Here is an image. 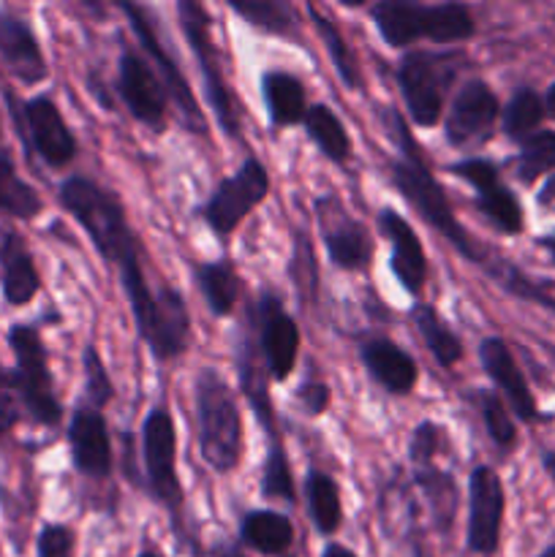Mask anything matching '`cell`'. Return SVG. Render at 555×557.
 <instances>
[{"mask_svg": "<svg viewBox=\"0 0 555 557\" xmlns=\"http://www.w3.org/2000/svg\"><path fill=\"white\" fill-rule=\"evenodd\" d=\"M58 199L90 237L98 256L118 270L139 341L158 362L183 357L190 346V315L185 299L172 286L152 292L145 277V248L131 228L123 201L109 188L79 174L63 180Z\"/></svg>", "mask_w": 555, "mask_h": 557, "instance_id": "cell-1", "label": "cell"}, {"mask_svg": "<svg viewBox=\"0 0 555 557\" xmlns=\"http://www.w3.org/2000/svg\"><path fill=\"white\" fill-rule=\"evenodd\" d=\"M384 131L390 134V139L395 141L400 156L390 163V180L397 188V194L408 201L414 212L433 228L435 234L444 237L446 245L457 250L468 264L479 267L484 275L493 283H498L504 292H509L511 297L526 299V302H536L542 308L553 310L555 313V299L539 288L536 281H531L528 275H522L515 264L498 256L495 250L484 248L477 237L462 228V223L457 221L455 210H452L449 199H446V190L441 188L439 180L430 172L428 161L422 156V147L417 145L411 134H408V125L403 120L400 112H395L392 107L384 109Z\"/></svg>", "mask_w": 555, "mask_h": 557, "instance_id": "cell-2", "label": "cell"}, {"mask_svg": "<svg viewBox=\"0 0 555 557\" xmlns=\"http://www.w3.org/2000/svg\"><path fill=\"white\" fill-rule=\"evenodd\" d=\"M194 408L201 460L221 476L237 471L245 451L243 413H239L237 392L223 379L221 370L201 368L196 373Z\"/></svg>", "mask_w": 555, "mask_h": 557, "instance_id": "cell-3", "label": "cell"}, {"mask_svg": "<svg viewBox=\"0 0 555 557\" xmlns=\"http://www.w3.org/2000/svg\"><path fill=\"white\" fill-rule=\"evenodd\" d=\"M370 16L390 47L406 49L414 41L452 44L477 33L471 11L462 3H417V0H381L370 5Z\"/></svg>", "mask_w": 555, "mask_h": 557, "instance_id": "cell-4", "label": "cell"}, {"mask_svg": "<svg viewBox=\"0 0 555 557\" xmlns=\"http://www.w3.org/2000/svg\"><path fill=\"white\" fill-rule=\"evenodd\" d=\"M180 14V27H183L185 38L190 44V52H194L196 63H199L201 79H205V92L207 101H210L212 114H215L218 125L226 136L239 134V114L234 107L232 90L226 85V76H223L221 58H218L215 41H212V27L210 16L194 0H180L177 3Z\"/></svg>", "mask_w": 555, "mask_h": 557, "instance_id": "cell-5", "label": "cell"}, {"mask_svg": "<svg viewBox=\"0 0 555 557\" xmlns=\"http://www.w3.org/2000/svg\"><path fill=\"white\" fill-rule=\"evenodd\" d=\"M141 466L152 498L177 517L183 509V484L177 476V428L166 408H152L141 422Z\"/></svg>", "mask_w": 555, "mask_h": 557, "instance_id": "cell-6", "label": "cell"}, {"mask_svg": "<svg viewBox=\"0 0 555 557\" xmlns=\"http://www.w3.org/2000/svg\"><path fill=\"white\" fill-rule=\"evenodd\" d=\"M9 346L16 359V386H20L22 403L38 424L54 428L60 422L63 408L54 397L52 373H49L47 348H44L41 335H38L36 326L16 324L9 332Z\"/></svg>", "mask_w": 555, "mask_h": 557, "instance_id": "cell-7", "label": "cell"}, {"mask_svg": "<svg viewBox=\"0 0 555 557\" xmlns=\"http://www.w3.org/2000/svg\"><path fill=\"white\" fill-rule=\"evenodd\" d=\"M270 194V174L259 158H245L234 174L215 185L201 207V218L207 221L210 232L226 239L232 237L234 228L261 205Z\"/></svg>", "mask_w": 555, "mask_h": 557, "instance_id": "cell-8", "label": "cell"}, {"mask_svg": "<svg viewBox=\"0 0 555 557\" xmlns=\"http://www.w3.org/2000/svg\"><path fill=\"white\" fill-rule=\"evenodd\" d=\"M120 11H123L125 20L131 22V30H134V36L139 38L141 49L147 52V60L158 63L156 74L158 79L163 82V87H166L169 101H174V107H177L180 114H183L185 125H188L194 134L205 136L207 134L205 114H201L199 103H196L194 92H190L180 65L174 63V58L166 52V47H163L161 36H158L156 30V20H152L150 11L139 3H120Z\"/></svg>", "mask_w": 555, "mask_h": 557, "instance_id": "cell-9", "label": "cell"}, {"mask_svg": "<svg viewBox=\"0 0 555 557\" xmlns=\"http://www.w3.org/2000/svg\"><path fill=\"white\" fill-rule=\"evenodd\" d=\"M316 218H319L321 243L332 264L343 272H362L373 261V239L362 221L346 210L337 196L326 194L313 201Z\"/></svg>", "mask_w": 555, "mask_h": 557, "instance_id": "cell-10", "label": "cell"}, {"mask_svg": "<svg viewBox=\"0 0 555 557\" xmlns=\"http://www.w3.org/2000/svg\"><path fill=\"white\" fill-rule=\"evenodd\" d=\"M444 82L446 71L441 58L414 49L403 54L397 65V85H400L403 101H406L408 117L419 128H433L444 112Z\"/></svg>", "mask_w": 555, "mask_h": 557, "instance_id": "cell-11", "label": "cell"}, {"mask_svg": "<svg viewBox=\"0 0 555 557\" xmlns=\"http://www.w3.org/2000/svg\"><path fill=\"white\" fill-rule=\"evenodd\" d=\"M118 96L123 98L131 117L150 125V128L156 131L163 128V123H166V109H169L166 87H163V82L158 79L150 60L141 58L134 47H128V44L120 47Z\"/></svg>", "mask_w": 555, "mask_h": 557, "instance_id": "cell-12", "label": "cell"}, {"mask_svg": "<svg viewBox=\"0 0 555 557\" xmlns=\"http://www.w3.org/2000/svg\"><path fill=\"white\" fill-rule=\"evenodd\" d=\"M506 495L501 476L490 466H477L468 479L466 544L477 555H493L501 544Z\"/></svg>", "mask_w": 555, "mask_h": 557, "instance_id": "cell-13", "label": "cell"}, {"mask_svg": "<svg viewBox=\"0 0 555 557\" xmlns=\"http://www.w3.org/2000/svg\"><path fill=\"white\" fill-rule=\"evenodd\" d=\"M449 174L468 183L477 194V210L498 228L501 234H520L522 232V207L517 196L506 188L495 163L484 158H462V161L449 163Z\"/></svg>", "mask_w": 555, "mask_h": 557, "instance_id": "cell-14", "label": "cell"}, {"mask_svg": "<svg viewBox=\"0 0 555 557\" xmlns=\"http://www.w3.org/2000/svg\"><path fill=\"white\" fill-rule=\"evenodd\" d=\"M254 321L259 326V357L267 375L270 381H286L297 368L299 343H303L297 321L272 294H261L254 308Z\"/></svg>", "mask_w": 555, "mask_h": 557, "instance_id": "cell-15", "label": "cell"}, {"mask_svg": "<svg viewBox=\"0 0 555 557\" xmlns=\"http://www.w3.org/2000/svg\"><path fill=\"white\" fill-rule=\"evenodd\" d=\"M498 117L501 103L488 82L468 79L452 98V109L446 114V141L455 147L482 145L490 139Z\"/></svg>", "mask_w": 555, "mask_h": 557, "instance_id": "cell-16", "label": "cell"}, {"mask_svg": "<svg viewBox=\"0 0 555 557\" xmlns=\"http://www.w3.org/2000/svg\"><path fill=\"white\" fill-rule=\"evenodd\" d=\"M379 232L390 243V267L392 275L403 286V292L419 297L428 283V259H424V248L419 234L414 232L411 223L392 207H384L379 212Z\"/></svg>", "mask_w": 555, "mask_h": 557, "instance_id": "cell-17", "label": "cell"}, {"mask_svg": "<svg viewBox=\"0 0 555 557\" xmlns=\"http://www.w3.org/2000/svg\"><path fill=\"white\" fill-rule=\"evenodd\" d=\"M69 446H71V462L76 471L87 479H109L114 466L112 457V441H109L107 422H103L101 411L90 406H79L71 417L69 424Z\"/></svg>", "mask_w": 555, "mask_h": 557, "instance_id": "cell-18", "label": "cell"}, {"mask_svg": "<svg viewBox=\"0 0 555 557\" xmlns=\"http://www.w3.org/2000/svg\"><path fill=\"white\" fill-rule=\"evenodd\" d=\"M22 114H25L30 141L38 156H41V161L52 169L69 166L76 158V139L69 125H65L58 103L47 96L30 98L22 107Z\"/></svg>", "mask_w": 555, "mask_h": 557, "instance_id": "cell-19", "label": "cell"}, {"mask_svg": "<svg viewBox=\"0 0 555 557\" xmlns=\"http://www.w3.org/2000/svg\"><path fill=\"white\" fill-rule=\"evenodd\" d=\"M479 362H482V370L493 381L495 389H501V395L506 397V403L517 413V419H522V422H536V400H533L531 389H528V381L522 375L520 364L511 357V348L501 337H488L479 346Z\"/></svg>", "mask_w": 555, "mask_h": 557, "instance_id": "cell-20", "label": "cell"}, {"mask_svg": "<svg viewBox=\"0 0 555 557\" xmlns=\"http://www.w3.org/2000/svg\"><path fill=\"white\" fill-rule=\"evenodd\" d=\"M359 359L365 370L390 395H411L419 381V368L408 351H403L390 337H370L359 346Z\"/></svg>", "mask_w": 555, "mask_h": 557, "instance_id": "cell-21", "label": "cell"}, {"mask_svg": "<svg viewBox=\"0 0 555 557\" xmlns=\"http://www.w3.org/2000/svg\"><path fill=\"white\" fill-rule=\"evenodd\" d=\"M0 58L25 85H38L47 79V60L30 25L5 11H0Z\"/></svg>", "mask_w": 555, "mask_h": 557, "instance_id": "cell-22", "label": "cell"}, {"mask_svg": "<svg viewBox=\"0 0 555 557\" xmlns=\"http://www.w3.org/2000/svg\"><path fill=\"white\" fill-rule=\"evenodd\" d=\"M0 267H3V297L9 305H27L41 288L33 256L25 239L11 228H0Z\"/></svg>", "mask_w": 555, "mask_h": 557, "instance_id": "cell-23", "label": "cell"}, {"mask_svg": "<svg viewBox=\"0 0 555 557\" xmlns=\"http://www.w3.org/2000/svg\"><path fill=\"white\" fill-rule=\"evenodd\" d=\"M261 96H264L267 114L275 128H292L299 125L308 114V96L299 76L288 71H267L261 76Z\"/></svg>", "mask_w": 555, "mask_h": 557, "instance_id": "cell-24", "label": "cell"}, {"mask_svg": "<svg viewBox=\"0 0 555 557\" xmlns=\"http://www.w3.org/2000/svg\"><path fill=\"white\" fill-rule=\"evenodd\" d=\"M190 272H194L196 286H199L201 297H205L207 310H210L215 319L232 315L239 299V275L237 270H234L232 261H196V264L190 267Z\"/></svg>", "mask_w": 555, "mask_h": 557, "instance_id": "cell-25", "label": "cell"}, {"mask_svg": "<svg viewBox=\"0 0 555 557\" xmlns=\"http://www.w3.org/2000/svg\"><path fill=\"white\" fill-rule=\"evenodd\" d=\"M239 539L259 555H283L294 542V525L286 515L272 509H254L239 522Z\"/></svg>", "mask_w": 555, "mask_h": 557, "instance_id": "cell-26", "label": "cell"}, {"mask_svg": "<svg viewBox=\"0 0 555 557\" xmlns=\"http://www.w3.org/2000/svg\"><path fill=\"white\" fill-rule=\"evenodd\" d=\"M303 125L308 139L319 147V152L326 161L337 163V166H346V163L351 161V136H348L341 117H337L326 103H313V107H308Z\"/></svg>", "mask_w": 555, "mask_h": 557, "instance_id": "cell-27", "label": "cell"}, {"mask_svg": "<svg viewBox=\"0 0 555 557\" xmlns=\"http://www.w3.org/2000/svg\"><path fill=\"white\" fill-rule=\"evenodd\" d=\"M408 315H411L414 330L419 332L424 348L433 354V359L439 362V368H444V370L455 368V364L462 359V343H460V337L449 330V324L441 319L439 310H435L433 305L417 302Z\"/></svg>", "mask_w": 555, "mask_h": 557, "instance_id": "cell-28", "label": "cell"}, {"mask_svg": "<svg viewBox=\"0 0 555 557\" xmlns=\"http://www.w3.org/2000/svg\"><path fill=\"white\" fill-rule=\"evenodd\" d=\"M305 500H308L310 520L321 536H332L343 522L341 487L335 479L324 471H308L305 476Z\"/></svg>", "mask_w": 555, "mask_h": 557, "instance_id": "cell-29", "label": "cell"}, {"mask_svg": "<svg viewBox=\"0 0 555 557\" xmlns=\"http://www.w3.org/2000/svg\"><path fill=\"white\" fill-rule=\"evenodd\" d=\"M229 9L261 33H270V36H297L299 22L292 3H283V0H232Z\"/></svg>", "mask_w": 555, "mask_h": 557, "instance_id": "cell-30", "label": "cell"}, {"mask_svg": "<svg viewBox=\"0 0 555 557\" xmlns=\"http://www.w3.org/2000/svg\"><path fill=\"white\" fill-rule=\"evenodd\" d=\"M308 14H310V20H313L316 30H319L321 44L326 47V54H330L332 65H335V71H337V76H341L343 85H346L348 90H359V87H362V74H359L357 58H354L351 47H348V41L343 38L341 27H337L330 16L321 14L316 5H308Z\"/></svg>", "mask_w": 555, "mask_h": 557, "instance_id": "cell-31", "label": "cell"}, {"mask_svg": "<svg viewBox=\"0 0 555 557\" xmlns=\"http://www.w3.org/2000/svg\"><path fill=\"white\" fill-rule=\"evenodd\" d=\"M41 199L36 190L16 174L14 161L0 152V212L20 221H33L41 212Z\"/></svg>", "mask_w": 555, "mask_h": 557, "instance_id": "cell-32", "label": "cell"}, {"mask_svg": "<svg viewBox=\"0 0 555 557\" xmlns=\"http://www.w3.org/2000/svg\"><path fill=\"white\" fill-rule=\"evenodd\" d=\"M501 120H504V134L509 136L511 141H526L531 139L539 131L544 120V101L531 90V87H522L515 96L509 98L506 109L501 112Z\"/></svg>", "mask_w": 555, "mask_h": 557, "instance_id": "cell-33", "label": "cell"}, {"mask_svg": "<svg viewBox=\"0 0 555 557\" xmlns=\"http://www.w3.org/2000/svg\"><path fill=\"white\" fill-rule=\"evenodd\" d=\"M555 169V131H536L520 145L515 158V174L522 185L536 183Z\"/></svg>", "mask_w": 555, "mask_h": 557, "instance_id": "cell-34", "label": "cell"}, {"mask_svg": "<svg viewBox=\"0 0 555 557\" xmlns=\"http://www.w3.org/2000/svg\"><path fill=\"white\" fill-rule=\"evenodd\" d=\"M261 495L270 500H286V504H294V498H297L292 466H288V455L283 444L267 446L264 471H261Z\"/></svg>", "mask_w": 555, "mask_h": 557, "instance_id": "cell-35", "label": "cell"}, {"mask_svg": "<svg viewBox=\"0 0 555 557\" xmlns=\"http://www.w3.org/2000/svg\"><path fill=\"white\" fill-rule=\"evenodd\" d=\"M477 403H479V411H482L484 428H488V435L493 438V444L498 446V449H511L517 441V430H515V422H511V417L506 413L504 400H501L498 395H493V392H479Z\"/></svg>", "mask_w": 555, "mask_h": 557, "instance_id": "cell-36", "label": "cell"}, {"mask_svg": "<svg viewBox=\"0 0 555 557\" xmlns=\"http://www.w3.org/2000/svg\"><path fill=\"white\" fill-rule=\"evenodd\" d=\"M82 370H85V406L101 411L114 397V384L107 373V364L92 346H87L82 354Z\"/></svg>", "mask_w": 555, "mask_h": 557, "instance_id": "cell-37", "label": "cell"}, {"mask_svg": "<svg viewBox=\"0 0 555 557\" xmlns=\"http://www.w3.org/2000/svg\"><path fill=\"white\" fill-rule=\"evenodd\" d=\"M441 441H444V430L435 422H422L408 441V460L417 468H430L433 457L439 455Z\"/></svg>", "mask_w": 555, "mask_h": 557, "instance_id": "cell-38", "label": "cell"}, {"mask_svg": "<svg viewBox=\"0 0 555 557\" xmlns=\"http://www.w3.org/2000/svg\"><path fill=\"white\" fill-rule=\"evenodd\" d=\"M74 531L65 525H44L38 533V557H74Z\"/></svg>", "mask_w": 555, "mask_h": 557, "instance_id": "cell-39", "label": "cell"}, {"mask_svg": "<svg viewBox=\"0 0 555 557\" xmlns=\"http://www.w3.org/2000/svg\"><path fill=\"white\" fill-rule=\"evenodd\" d=\"M294 400L299 403V408L305 411V417L319 419L321 413H326V408H330V403H332L330 386H326L324 381H305V384L294 392Z\"/></svg>", "mask_w": 555, "mask_h": 557, "instance_id": "cell-40", "label": "cell"}, {"mask_svg": "<svg viewBox=\"0 0 555 557\" xmlns=\"http://www.w3.org/2000/svg\"><path fill=\"white\" fill-rule=\"evenodd\" d=\"M539 205L555 207V174L547 180V183H544V188L539 190Z\"/></svg>", "mask_w": 555, "mask_h": 557, "instance_id": "cell-41", "label": "cell"}, {"mask_svg": "<svg viewBox=\"0 0 555 557\" xmlns=\"http://www.w3.org/2000/svg\"><path fill=\"white\" fill-rule=\"evenodd\" d=\"M321 557H357V555H354L348 547H343V544L332 542V544H326L324 553H321Z\"/></svg>", "mask_w": 555, "mask_h": 557, "instance_id": "cell-42", "label": "cell"}, {"mask_svg": "<svg viewBox=\"0 0 555 557\" xmlns=\"http://www.w3.org/2000/svg\"><path fill=\"white\" fill-rule=\"evenodd\" d=\"M544 112H550V117H555V82L547 90V96H544Z\"/></svg>", "mask_w": 555, "mask_h": 557, "instance_id": "cell-43", "label": "cell"}, {"mask_svg": "<svg viewBox=\"0 0 555 557\" xmlns=\"http://www.w3.org/2000/svg\"><path fill=\"white\" fill-rule=\"evenodd\" d=\"M215 557H245V555L239 553L237 547H223V549H218Z\"/></svg>", "mask_w": 555, "mask_h": 557, "instance_id": "cell-44", "label": "cell"}, {"mask_svg": "<svg viewBox=\"0 0 555 557\" xmlns=\"http://www.w3.org/2000/svg\"><path fill=\"white\" fill-rule=\"evenodd\" d=\"M544 468H547V473L555 482V455H544Z\"/></svg>", "mask_w": 555, "mask_h": 557, "instance_id": "cell-45", "label": "cell"}, {"mask_svg": "<svg viewBox=\"0 0 555 557\" xmlns=\"http://www.w3.org/2000/svg\"><path fill=\"white\" fill-rule=\"evenodd\" d=\"M542 248L547 250V253L553 256V261H555V237H544L542 239Z\"/></svg>", "mask_w": 555, "mask_h": 557, "instance_id": "cell-46", "label": "cell"}, {"mask_svg": "<svg viewBox=\"0 0 555 557\" xmlns=\"http://www.w3.org/2000/svg\"><path fill=\"white\" fill-rule=\"evenodd\" d=\"M139 557H161V553H156V549H152V547H145L139 553Z\"/></svg>", "mask_w": 555, "mask_h": 557, "instance_id": "cell-47", "label": "cell"}, {"mask_svg": "<svg viewBox=\"0 0 555 557\" xmlns=\"http://www.w3.org/2000/svg\"><path fill=\"white\" fill-rule=\"evenodd\" d=\"M539 557H555V547H550V549H544V553H542V555H539Z\"/></svg>", "mask_w": 555, "mask_h": 557, "instance_id": "cell-48", "label": "cell"}]
</instances>
